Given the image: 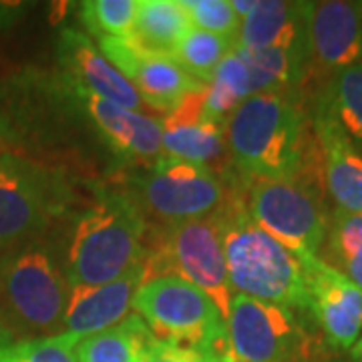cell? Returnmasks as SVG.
Listing matches in <instances>:
<instances>
[{
    "label": "cell",
    "instance_id": "cell-15",
    "mask_svg": "<svg viewBox=\"0 0 362 362\" xmlns=\"http://www.w3.org/2000/svg\"><path fill=\"white\" fill-rule=\"evenodd\" d=\"M57 61L66 89L85 90L131 111L141 109L139 93L99 51L97 42L77 28H63L57 40Z\"/></svg>",
    "mask_w": 362,
    "mask_h": 362
},
{
    "label": "cell",
    "instance_id": "cell-18",
    "mask_svg": "<svg viewBox=\"0 0 362 362\" xmlns=\"http://www.w3.org/2000/svg\"><path fill=\"white\" fill-rule=\"evenodd\" d=\"M143 282L145 270L141 264L109 284L71 286L65 310V332L85 338L127 320Z\"/></svg>",
    "mask_w": 362,
    "mask_h": 362
},
{
    "label": "cell",
    "instance_id": "cell-29",
    "mask_svg": "<svg viewBox=\"0 0 362 362\" xmlns=\"http://www.w3.org/2000/svg\"><path fill=\"white\" fill-rule=\"evenodd\" d=\"M326 264L334 266L362 247V214L334 209L326 232Z\"/></svg>",
    "mask_w": 362,
    "mask_h": 362
},
{
    "label": "cell",
    "instance_id": "cell-16",
    "mask_svg": "<svg viewBox=\"0 0 362 362\" xmlns=\"http://www.w3.org/2000/svg\"><path fill=\"white\" fill-rule=\"evenodd\" d=\"M204 90L206 87L189 93L161 121L163 157L211 168V163L228 156V121L207 115L204 107Z\"/></svg>",
    "mask_w": 362,
    "mask_h": 362
},
{
    "label": "cell",
    "instance_id": "cell-7",
    "mask_svg": "<svg viewBox=\"0 0 362 362\" xmlns=\"http://www.w3.org/2000/svg\"><path fill=\"white\" fill-rule=\"evenodd\" d=\"M238 183L244 209L258 228L296 256H318L330 220L322 197V171L294 180H242L238 175Z\"/></svg>",
    "mask_w": 362,
    "mask_h": 362
},
{
    "label": "cell",
    "instance_id": "cell-31",
    "mask_svg": "<svg viewBox=\"0 0 362 362\" xmlns=\"http://www.w3.org/2000/svg\"><path fill=\"white\" fill-rule=\"evenodd\" d=\"M21 141H23L21 121L0 95V156L13 153V149Z\"/></svg>",
    "mask_w": 362,
    "mask_h": 362
},
{
    "label": "cell",
    "instance_id": "cell-10",
    "mask_svg": "<svg viewBox=\"0 0 362 362\" xmlns=\"http://www.w3.org/2000/svg\"><path fill=\"white\" fill-rule=\"evenodd\" d=\"M66 204L59 173L16 153L0 156V252L45 238Z\"/></svg>",
    "mask_w": 362,
    "mask_h": 362
},
{
    "label": "cell",
    "instance_id": "cell-3",
    "mask_svg": "<svg viewBox=\"0 0 362 362\" xmlns=\"http://www.w3.org/2000/svg\"><path fill=\"white\" fill-rule=\"evenodd\" d=\"M221 221L228 278L233 294L310 316V292L302 259L250 220L240 197L235 171L230 202L221 209Z\"/></svg>",
    "mask_w": 362,
    "mask_h": 362
},
{
    "label": "cell",
    "instance_id": "cell-6",
    "mask_svg": "<svg viewBox=\"0 0 362 362\" xmlns=\"http://www.w3.org/2000/svg\"><path fill=\"white\" fill-rule=\"evenodd\" d=\"M143 270L145 282L177 276L194 284L209 296L228 322L235 294L228 278L221 211L199 220L151 226Z\"/></svg>",
    "mask_w": 362,
    "mask_h": 362
},
{
    "label": "cell",
    "instance_id": "cell-36",
    "mask_svg": "<svg viewBox=\"0 0 362 362\" xmlns=\"http://www.w3.org/2000/svg\"><path fill=\"white\" fill-rule=\"evenodd\" d=\"M332 362H340V361H332Z\"/></svg>",
    "mask_w": 362,
    "mask_h": 362
},
{
    "label": "cell",
    "instance_id": "cell-20",
    "mask_svg": "<svg viewBox=\"0 0 362 362\" xmlns=\"http://www.w3.org/2000/svg\"><path fill=\"white\" fill-rule=\"evenodd\" d=\"M233 51L246 63L256 93H282L302 97L304 85L310 77V52L266 49L246 51L233 45Z\"/></svg>",
    "mask_w": 362,
    "mask_h": 362
},
{
    "label": "cell",
    "instance_id": "cell-13",
    "mask_svg": "<svg viewBox=\"0 0 362 362\" xmlns=\"http://www.w3.org/2000/svg\"><path fill=\"white\" fill-rule=\"evenodd\" d=\"M310 75L324 81L362 61V2H308Z\"/></svg>",
    "mask_w": 362,
    "mask_h": 362
},
{
    "label": "cell",
    "instance_id": "cell-4",
    "mask_svg": "<svg viewBox=\"0 0 362 362\" xmlns=\"http://www.w3.org/2000/svg\"><path fill=\"white\" fill-rule=\"evenodd\" d=\"M69 292L63 264L45 238L0 252V316L16 340L63 334Z\"/></svg>",
    "mask_w": 362,
    "mask_h": 362
},
{
    "label": "cell",
    "instance_id": "cell-8",
    "mask_svg": "<svg viewBox=\"0 0 362 362\" xmlns=\"http://www.w3.org/2000/svg\"><path fill=\"white\" fill-rule=\"evenodd\" d=\"M133 312L163 344L206 350L232 362L228 324L218 306L177 276H159L137 290Z\"/></svg>",
    "mask_w": 362,
    "mask_h": 362
},
{
    "label": "cell",
    "instance_id": "cell-24",
    "mask_svg": "<svg viewBox=\"0 0 362 362\" xmlns=\"http://www.w3.org/2000/svg\"><path fill=\"white\" fill-rule=\"evenodd\" d=\"M252 95H254V87H252L250 71L242 61V57L232 47V51L228 52V57L221 61L211 81L206 85L204 90L206 113L228 121L233 109Z\"/></svg>",
    "mask_w": 362,
    "mask_h": 362
},
{
    "label": "cell",
    "instance_id": "cell-11",
    "mask_svg": "<svg viewBox=\"0 0 362 362\" xmlns=\"http://www.w3.org/2000/svg\"><path fill=\"white\" fill-rule=\"evenodd\" d=\"M310 292V318L330 352H349L362 334V290L320 256H300Z\"/></svg>",
    "mask_w": 362,
    "mask_h": 362
},
{
    "label": "cell",
    "instance_id": "cell-12",
    "mask_svg": "<svg viewBox=\"0 0 362 362\" xmlns=\"http://www.w3.org/2000/svg\"><path fill=\"white\" fill-rule=\"evenodd\" d=\"M97 47L105 59L139 93L143 105L165 115L189 93L206 87L181 71L168 54L147 51L129 39H99Z\"/></svg>",
    "mask_w": 362,
    "mask_h": 362
},
{
    "label": "cell",
    "instance_id": "cell-17",
    "mask_svg": "<svg viewBox=\"0 0 362 362\" xmlns=\"http://www.w3.org/2000/svg\"><path fill=\"white\" fill-rule=\"evenodd\" d=\"M310 123L320 149L322 181L337 209L362 214V153L349 141L318 99L310 101Z\"/></svg>",
    "mask_w": 362,
    "mask_h": 362
},
{
    "label": "cell",
    "instance_id": "cell-27",
    "mask_svg": "<svg viewBox=\"0 0 362 362\" xmlns=\"http://www.w3.org/2000/svg\"><path fill=\"white\" fill-rule=\"evenodd\" d=\"M81 340L73 334L14 340L0 349V362H77L75 346Z\"/></svg>",
    "mask_w": 362,
    "mask_h": 362
},
{
    "label": "cell",
    "instance_id": "cell-35",
    "mask_svg": "<svg viewBox=\"0 0 362 362\" xmlns=\"http://www.w3.org/2000/svg\"><path fill=\"white\" fill-rule=\"evenodd\" d=\"M349 362H362V334L361 338L354 342V346L349 350Z\"/></svg>",
    "mask_w": 362,
    "mask_h": 362
},
{
    "label": "cell",
    "instance_id": "cell-2",
    "mask_svg": "<svg viewBox=\"0 0 362 362\" xmlns=\"http://www.w3.org/2000/svg\"><path fill=\"white\" fill-rule=\"evenodd\" d=\"M151 226L117 185L99 187L78 214L66 242L63 272L69 286H101L141 266Z\"/></svg>",
    "mask_w": 362,
    "mask_h": 362
},
{
    "label": "cell",
    "instance_id": "cell-28",
    "mask_svg": "<svg viewBox=\"0 0 362 362\" xmlns=\"http://www.w3.org/2000/svg\"><path fill=\"white\" fill-rule=\"evenodd\" d=\"M194 28L235 42L242 21L233 13L232 0H180Z\"/></svg>",
    "mask_w": 362,
    "mask_h": 362
},
{
    "label": "cell",
    "instance_id": "cell-22",
    "mask_svg": "<svg viewBox=\"0 0 362 362\" xmlns=\"http://www.w3.org/2000/svg\"><path fill=\"white\" fill-rule=\"evenodd\" d=\"M192 28L180 0H137L131 40L147 51L169 57Z\"/></svg>",
    "mask_w": 362,
    "mask_h": 362
},
{
    "label": "cell",
    "instance_id": "cell-34",
    "mask_svg": "<svg viewBox=\"0 0 362 362\" xmlns=\"http://www.w3.org/2000/svg\"><path fill=\"white\" fill-rule=\"evenodd\" d=\"M16 337L13 334V330L8 328V324L6 320L0 316V349H4V346H8V344H13Z\"/></svg>",
    "mask_w": 362,
    "mask_h": 362
},
{
    "label": "cell",
    "instance_id": "cell-1",
    "mask_svg": "<svg viewBox=\"0 0 362 362\" xmlns=\"http://www.w3.org/2000/svg\"><path fill=\"white\" fill-rule=\"evenodd\" d=\"M230 165L242 180H294L322 171L304 99L256 93L238 105L226 127Z\"/></svg>",
    "mask_w": 362,
    "mask_h": 362
},
{
    "label": "cell",
    "instance_id": "cell-25",
    "mask_svg": "<svg viewBox=\"0 0 362 362\" xmlns=\"http://www.w3.org/2000/svg\"><path fill=\"white\" fill-rule=\"evenodd\" d=\"M232 40L199 28H192L175 45V49L169 52V59L189 77L199 81L202 85H207L221 61L232 51Z\"/></svg>",
    "mask_w": 362,
    "mask_h": 362
},
{
    "label": "cell",
    "instance_id": "cell-21",
    "mask_svg": "<svg viewBox=\"0 0 362 362\" xmlns=\"http://www.w3.org/2000/svg\"><path fill=\"white\" fill-rule=\"evenodd\" d=\"M157 340L137 314L109 330L81 338L75 346L77 362H147Z\"/></svg>",
    "mask_w": 362,
    "mask_h": 362
},
{
    "label": "cell",
    "instance_id": "cell-9",
    "mask_svg": "<svg viewBox=\"0 0 362 362\" xmlns=\"http://www.w3.org/2000/svg\"><path fill=\"white\" fill-rule=\"evenodd\" d=\"M232 362H320L322 337L308 314L235 294L228 316Z\"/></svg>",
    "mask_w": 362,
    "mask_h": 362
},
{
    "label": "cell",
    "instance_id": "cell-14",
    "mask_svg": "<svg viewBox=\"0 0 362 362\" xmlns=\"http://www.w3.org/2000/svg\"><path fill=\"white\" fill-rule=\"evenodd\" d=\"M69 93L117 157L133 168L153 165L163 157L161 119L119 107L85 90L69 89Z\"/></svg>",
    "mask_w": 362,
    "mask_h": 362
},
{
    "label": "cell",
    "instance_id": "cell-33",
    "mask_svg": "<svg viewBox=\"0 0 362 362\" xmlns=\"http://www.w3.org/2000/svg\"><path fill=\"white\" fill-rule=\"evenodd\" d=\"M254 6H256V0H232L233 13L238 14L240 21H244L247 14L254 11Z\"/></svg>",
    "mask_w": 362,
    "mask_h": 362
},
{
    "label": "cell",
    "instance_id": "cell-23",
    "mask_svg": "<svg viewBox=\"0 0 362 362\" xmlns=\"http://www.w3.org/2000/svg\"><path fill=\"white\" fill-rule=\"evenodd\" d=\"M312 97L328 109L349 141L362 153V61L324 81Z\"/></svg>",
    "mask_w": 362,
    "mask_h": 362
},
{
    "label": "cell",
    "instance_id": "cell-30",
    "mask_svg": "<svg viewBox=\"0 0 362 362\" xmlns=\"http://www.w3.org/2000/svg\"><path fill=\"white\" fill-rule=\"evenodd\" d=\"M147 362H228L218 354H211L206 350L185 349V346H173L157 342L156 350L151 352Z\"/></svg>",
    "mask_w": 362,
    "mask_h": 362
},
{
    "label": "cell",
    "instance_id": "cell-5",
    "mask_svg": "<svg viewBox=\"0 0 362 362\" xmlns=\"http://www.w3.org/2000/svg\"><path fill=\"white\" fill-rule=\"evenodd\" d=\"M117 187L129 195L149 226H169L221 211L232 195L233 169L216 171L161 157L153 165L121 171Z\"/></svg>",
    "mask_w": 362,
    "mask_h": 362
},
{
    "label": "cell",
    "instance_id": "cell-26",
    "mask_svg": "<svg viewBox=\"0 0 362 362\" xmlns=\"http://www.w3.org/2000/svg\"><path fill=\"white\" fill-rule=\"evenodd\" d=\"M137 0H89L81 2L78 16L95 39H129Z\"/></svg>",
    "mask_w": 362,
    "mask_h": 362
},
{
    "label": "cell",
    "instance_id": "cell-19",
    "mask_svg": "<svg viewBox=\"0 0 362 362\" xmlns=\"http://www.w3.org/2000/svg\"><path fill=\"white\" fill-rule=\"evenodd\" d=\"M233 45L246 51L284 49L310 52L308 2L256 0L254 11L242 21Z\"/></svg>",
    "mask_w": 362,
    "mask_h": 362
},
{
    "label": "cell",
    "instance_id": "cell-32",
    "mask_svg": "<svg viewBox=\"0 0 362 362\" xmlns=\"http://www.w3.org/2000/svg\"><path fill=\"white\" fill-rule=\"evenodd\" d=\"M334 268L342 272L350 282H354V284L362 290V247L361 250H356L354 254L346 256L344 259L337 262Z\"/></svg>",
    "mask_w": 362,
    "mask_h": 362
}]
</instances>
